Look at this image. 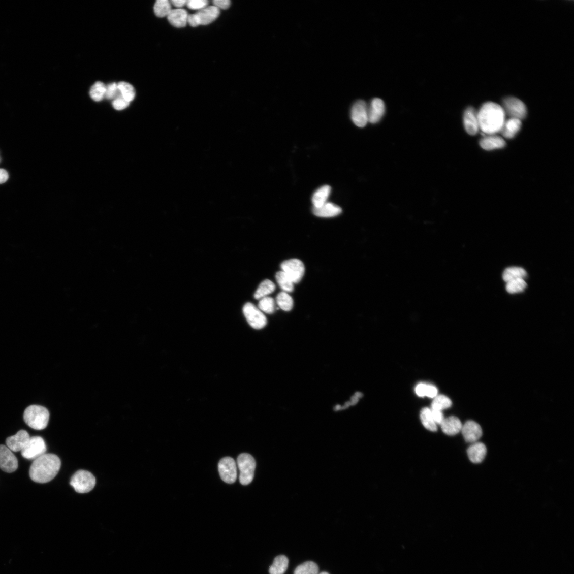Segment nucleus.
<instances>
[{
  "instance_id": "obj_1",
  "label": "nucleus",
  "mask_w": 574,
  "mask_h": 574,
  "mask_svg": "<svg viewBox=\"0 0 574 574\" xmlns=\"http://www.w3.org/2000/svg\"><path fill=\"white\" fill-rule=\"evenodd\" d=\"M477 112L480 130L482 132L491 135L501 132L506 116L501 106L495 102H488Z\"/></svg>"
},
{
  "instance_id": "obj_2",
  "label": "nucleus",
  "mask_w": 574,
  "mask_h": 574,
  "mask_svg": "<svg viewBox=\"0 0 574 574\" xmlns=\"http://www.w3.org/2000/svg\"><path fill=\"white\" fill-rule=\"evenodd\" d=\"M61 462L58 456L45 454L34 461L29 469V476L34 482L46 484L58 474Z\"/></svg>"
},
{
  "instance_id": "obj_3",
  "label": "nucleus",
  "mask_w": 574,
  "mask_h": 574,
  "mask_svg": "<svg viewBox=\"0 0 574 574\" xmlns=\"http://www.w3.org/2000/svg\"><path fill=\"white\" fill-rule=\"evenodd\" d=\"M49 419V410L41 406L31 405L24 411L25 422L34 430H42L47 428Z\"/></svg>"
},
{
  "instance_id": "obj_4",
  "label": "nucleus",
  "mask_w": 574,
  "mask_h": 574,
  "mask_svg": "<svg viewBox=\"0 0 574 574\" xmlns=\"http://www.w3.org/2000/svg\"><path fill=\"white\" fill-rule=\"evenodd\" d=\"M237 462L240 472V483L244 486L249 485L254 477L256 468L255 459L250 454L243 453L238 456Z\"/></svg>"
},
{
  "instance_id": "obj_5",
  "label": "nucleus",
  "mask_w": 574,
  "mask_h": 574,
  "mask_svg": "<svg viewBox=\"0 0 574 574\" xmlns=\"http://www.w3.org/2000/svg\"><path fill=\"white\" fill-rule=\"evenodd\" d=\"M71 485L79 493H86L92 490L96 485V479L90 472L79 470L72 477Z\"/></svg>"
},
{
  "instance_id": "obj_6",
  "label": "nucleus",
  "mask_w": 574,
  "mask_h": 574,
  "mask_svg": "<svg viewBox=\"0 0 574 574\" xmlns=\"http://www.w3.org/2000/svg\"><path fill=\"white\" fill-rule=\"evenodd\" d=\"M505 113L510 118L522 120L526 118L527 109L525 103L520 99L514 97L505 98L502 101V106Z\"/></svg>"
},
{
  "instance_id": "obj_7",
  "label": "nucleus",
  "mask_w": 574,
  "mask_h": 574,
  "mask_svg": "<svg viewBox=\"0 0 574 574\" xmlns=\"http://www.w3.org/2000/svg\"><path fill=\"white\" fill-rule=\"evenodd\" d=\"M281 268L283 271L294 283L300 282L305 273V266L300 260L293 259L285 261L281 263Z\"/></svg>"
},
{
  "instance_id": "obj_8",
  "label": "nucleus",
  "mask_w": 574,
  "mask_h": 574,
  "mask_svg": "<svg viewBox=\"0 0 574 574\" xmlns=\"http://www.w3.org/2000/svg\"><path fill=\"white\" fill-rule=\"evenodd\" d=\"M243 313L249 325L254 329H261L267 324V317L253 304L248 303L243 307Z\"/></svg>"
},
{
  "instance_id": "obj_9",
  "label": "nucleus",
  "mask_w": 574,
  "mask_h": 574,
  "mask_svg": "<svg viewBox=\"0 0 574 574\" xmlns=\"http://www.w3.org/2000/svg\"><path fill=\"white\" fill-rule=\"evenodd\" d=\"M47 452V445L41 437L36 436L30 438L29 441L24 450L21 452L23 457L29 460H35Z\"/></svg>"
},
{
  "instance_id": "obj_10",
  "label": "nucleus",
  "mask_w": 574,
  "mask_h": 574,
  "mask_svg": "<svg viewBox=\"0 0 574 574\" xmlns=\"http://www.w3.org/2000/svg\"><path fill=\"white\" fill-rule=\"evenodd\" d=\"M218 469L221 479L226 483H235L237 478V467L233 458L226 457L221 459L218 465Z\"/></svg>"
},
{
  "instance_id": "obj_11",
  "label": "nucleus",
  "mask_w": 574,
  "mask_h": 574,
  "mask_svg": "<svg viewBox=\"0 0 574 574\" xmlns=\"http://www.w3.org/2000/svg\"><path fill=\"white\" fill-rule=\"evenodd\" d=\"M353 123L360 128L365 127L369 122L368 106L363 100H358L354 103L350 112Z\"/></svg>"
},
{
  "instance_id": "obj_12",
  "label": "nucleus",
  "mask_w": 574,
  "mask_h": 574,
  "mask_svg": "<svg viewBox=\"0 0 574 574\" xmlns=\"http://www.w3.org/2000/svg\"><path fill=\"white\" fill-rule=\"evenodd\" d=\"M18 467V459L8 448L0 445V468L6 473L16 471Z\"/></svg>"
},
{
  "instance_id": "obj_13",
  "label": "nucleus",
  "mask_w": 574,
  "mask_h": 574,
  "mask_svg": "<svg viewBox=\"0 0 574 574\" xmlns=\"http://www.w3.org/2000/svg\"><path fill=\"white\" fill-rule=\"evenodd\" d=\"M30 436L25 430H20L15 435L11 436L6 439L7 447L14 452H21L27 445L30 440Z\"/></svg>"
},
{
  "instance_id": "obj_14",
  "label": "nucleus",
  "mask_w": 574,
  "mask_h": 574,
  "mask_svg": "<svg viewBox=\"0 0 574 574\" xmlns=\"http://www.w3.org/2000/svg\"><path fill=\"white\" fill-rule=\"evenodd\" d=\"M461 432L465 440L470 443L477 442L483 434L480 425L474 421H468L463 425Z\"/></svg>"
},
{
  "instance_id": "obj_15",
  "label": "nucleus",
  "mask_w": 574,
  "mask_h": 574,
  "mask_svg": "<svg viewBox=\"0 0 574 574\" xmlns=\"http://www.w3.org/2000/svg\"><path fill=\"white\" fill-rule=\"evenodd\" d=\"M386 112L384 101L380 98H374L368 106L369 122L376 124L382 119Z\"/></svg>"
},
{
  "instance_id": "obj_16",
  "label": "nucleus",
  "mask_w": 574,
  "mask_h": 574,
  "mask_svg": "<svg viewBox=\"0 0 574 574\" xmlns=\"http://www.w3.org/2000/svg\"><path fill=\"white\" fill-rule=\"evenodd\" d=\"M463 121L466 132L470 135H476L480 130L477 112L473 107L467 108L464 113Z\"/></svg>"
},
{
  "instance_id": "obj_17",
  "label": "nucleus",
  "mask_w": 574,
  "mask_h": 574,
  "mask_svg": "<svg viewBox=\"0 0 574 574\" xmlns=\"http://www.w3.org/2000/svg\"><path fill=\"white\" fill-rule=\"evenodd\" d=\"M220 14V10L214 6L206 7L198 11L196 15L200 25H208L215 21Z\"/></svg>"
},
{
  "instance_id": "obj_18",
  "label": "nucleus",
  "mask_w": 574,
  "mask_h": 574,
  "mask_svg": "<svg viewBox=\"0 0 574 574\" xmlns=\"http://www.w3.org/2000/svg\"><path fill=\"white\" fill-rule=\"evenodd\" d=\"M487 452L485 444L479 442L472 443L467 450V455L470 461L475 464L480 463L484 460Z\"/></svg>"
},
{
  "instance_id": "obj_19",
  "label": "nucleus",
  "mask_w": 574,
  "mask_h": 574,
  "mask_svg": "<svg viewBox=\"0 0 574 574\" xmlns=\"http://www.w3.org/2000/svg\"><path fill=\"white\" fill-rule=\"evenodd\" d=\"M188 17L187 11L183 9H172L167 16L170 24L178 28L186 27Z\"/></svg>"
},
{
  "instance_id": "obj_20",
  "label": "nucleus",
  "mask_w": 574,
  "mask_h": 574,
  "mask_svg": "<svg viewBox=\"0 0 574 574\" xmlns=\"http://www.w3.org/2000/svg\"><path fill=\"white\" fill-rule=\"evenodd\" d=\"M480 146L487 151L497 150L506 146V143L501 137L496 135L485 136L480 142Z\"/></svg>"
},
{
  "instance_id": "obj_21",
  "label": "nucleus",
  "mask_w": 574,
  "mask_h": 574,
  "mask_svg": "<svg viewBox=\"0 0 574 574\" xmlns=\"http://www.w3.org/2000/svg\"><path fill=\"white\" fill-rule=\"evenodd\" d=\"M440 426L445 434L453 436L461 431L463 424L458 418L451 416L444 418Z\"/></svg>"
},
{
  "instance_id": "obj_22",
  "label": "nucleus",
  "mask_w": 574,
  "mask_h": 574,
  "mask_svg": "<svg viewBox=\"0 0 574 574\" xmlns=\"http://www.w3.org/2000/svg\"><path fill=\"white\" fill-rule=\"evenodd\" d=\"M313 212L321 217H332L340 214L342 209L340 206L332 203L327 202L320 208H313Z\"/></svg>"
},
{
  "instance_id": "obj_23",
  "label": "nucleus",
  "mask_w": 574,
  "mask_h": 574,
  "mask_svg": "<svg viewBox=\"0 0 574 574\" xmlns=\"http://www.w3.org/2000/svg\"><path fill=\"white\" fill-rule=\"evenodd\" d=\"M521 127V120L514 118H510L505 121L500 132L505 138L508 139H511L519 133Z\"/></svg>"
},
{
  "instance_id": "obj_24",
  "label": "nucleus",
  "mask_w": 574,
  "mask_h": 574,
  "mask_svg": "<svg viewBox=\"0 0 574 574\" xmlns=\"http://www.w3.org/2000/svg\"><path fill=\"white\" fill-rule=\"evenodd\" d=\"M331 191V187L328 185L323 186L314 193L312 197L313 208L321 207L327 202Z\"/></svg>"
},
{
  "instance_id": "obj_25",
  "label": "nucleus",
  "mask_w": 574,
  "mask_h": 574,
  "mask_svg": "<svg viewBox=\"0 0 574 574\" xmlns=\"http://www.w3.org/2000/svg\"><path fill=\"white\" fill-rule=\"evenodd\" d=\"M289 560L284 555H280L274 560L272 565L270 567V574H283L288 568Z\"/></svg>"
},
{
  "instance_id": "obj_26",
  "label": "nucleus",
  "mask_w": 574,
  "mask_h": 574,
  "mask_svg": "<svg viewBox=\"0 0 574 574\" xmlns=\"http://www.w3.org/2000/svg\"><path fill=\"white\" fill-rule=\"evenodd\" d=\"M420 418L423 426L427 430L432 432L437 431V424L433 420L431 408H423L421 411Z\"/></svg>"
},
{
  "instance_id": "obj_27",
  "label": "nucleus",
  "mask_w": 574,
  "mask_h": 574,
  "mask_svg": "<svg viewBox=\"0 0 574 574\" xmlns=\"http://www.w3.org/2000/svg\"><path fill=\"white\" fill-rule=\"evenodd\" d=\"M527 275L526 272L521 268L512 267L505 270L502 277L505 282H508L511 280L524 279Z\"/></svg>"
},
{
  "instance_id": "obj_28",
  "label": "nucleus",
  "mask_w": 574,
  "mask_h": 574,
  "mask_svg": "<svg viewBox=\"0 0 574 574\" xmlns=\"http://www.w3.org/2000/svg\"><path fill=\"white\" fill-rule=\"evenodd\" d=\"M275 290V284L269 280H266L260 284L254 294V297L257 300H261L262 298L267 297L268 295L273 293Z\"/></svg>"
},
{
  "instance_id": "obj_29",
  "label": "nucleus",
  "mask_w": 574,
  "mask_h": 574,
  "mask_svg": "<svg viewBox=\"0 0 574 574\" xmlns=\"http://www.w3.org/2000/svg\"><path fill=\"white\" fill-rule=\"evenodd\" d=\"M172 10L171 4L168 0H157L154 7L155 14L160 18L167 17Z\"/></svg>"
},
{
  "instance_id": "obj_30",
  "label": "nucleus",
  "mask_w": 574,
  "mask_h": 574,
  "mask_svg": "<svg viewBox=\"0 0 574 574\" xmlns=\"http://www.w3.org/2000/svg\"><path fill=\"white\" fill-rule=\"evenodd\" d=\"M452 405V400L449 397L443 395H440L434 398L431 409L442 411L444 409L451 407Z\"/></svg>"
},
{
  "instance_id": "obj_31",
  "label": "nucleus",
  "mask_w": 574,
  "mask_h": 574,
  "mask_svg": "<svg viewBox=\"0 0 574 574\" xmlns=\"http://www.w3.org/2000/svg\"><path fill=\"white\" fill-rule=\"evenodd\" d=\"M277 302L279 307L284 311H290L293 307L294 302L292 297L284 292H282L278 295Z\"/></svg>"
},
{
  "instance_id": "obj_32",
  "label": "nucleus",
  "mask_w": 574,
  "mask_h": 574,
  "mask_svg": "<svg viewBox=\"0 0 574 574\" xmlns=\"http://www.w3.org/2000/svg\"><path fill=\"white\" fill-rule=\"evenodd\" d=\"M275 278L281 289L284 292H292L294 289V283L283 272L279 271L276 274Z\"/></svg>"
},
{
  "instance_id": "obj_33",
  "label": "nucleus",
  "mask_w": 574,
  "mask_h": 574,
  "mask_svg": "<svg viewBox=\"0 0 574 574\" xmlns=\"http://www.w3.org/2000/svg\"><path fill=\"white\" fill-rule=\"evenodd\" d=\"M106 92V85L101 82L95 83L90 90V96L96 102L102 101L105 98Z\"/></svg>"
},
{
  "instance_id": "obj_34",
  "label": "nucleus",
  "mask_w": 574,
  "mask_h": 574,
  "mask_svg": "<svg viewBox=\"0 0 574 574\" xmlns=\"http://www.w3.org/2000/svg\"><path fill=\"white\" fill-rule=\"evenodd\" d=\"M319 568L313 561H307L298 566L294 571V574H318Z\"/></svg>"
},
{
  "instance_id": "obj_35",
  "label": "nucleus",
  "mask_w": 574,
  "mask_h": 574,
  "mask_svg": "<svg viewBox=\"0 0 574 574\" xmlns=\"http://www.w3.org/2000/svg\"><path fill=\"white\" fill-rule=\"evenodd\" d=\"M118 89L122 98L130 103L135 97V90L133 86L126 82H120L118 84Z\"/></svg>"
},
{
  "instance_id": "obj_36",
  "label": "nucleus",
  "mask_w": 574,
  "mask_h": 574,
  "mask_svg": "<svg viewBox=\"0 0 574 574\" xmlns=\"http://www.w3.org/2000/svg\"><path fill=\"white\" fill-rule=\"evenodd\" d=\"M526 286L527 284L523 279H515L507 282L506 290L511 294L520 293L525 289Z\"/></svg>"
},
{
  "instance_id": "obj_37",
  "label": "nucleus",
  "mask_w": 574,
  "mask_h": 574,
  "mask_svg": "<svg viewBox=\"0 0 574 574\" xmlns=\"http://www.w3.org/2000/svg\"><path fill=\"white\" fill-rule=\"evenodd\" d=\"M260 311L267 314H272L275 311V303L272 298L266 297L261 298L259 303Z\"/></svg>"
},
{
  "instance_id": "obj_38",
  "label": "nucleus",
  "mask_w": 574,
  "mask_h": 574,
  "mask_svg": "<svg viewBox=\"0 0 574 574\" xmlns=\"http://www.w3.org/2000/svg\"><path fill=\"white\" fill-rule=\"evenodd\" d=\"M120 95V93L117 84L113 83L106 86V92L105 98L108 100H114Z\"/></svg>"
},
{
  "instance_id": "obj_39",
  "label": "nucleus",
  "mask_w": 574,
  "mask_h": 574,
  "mask_svg": "<svg viewBox=\"0 0 574 574\" xmlns=\"http://www.w3.org/2000/svg\"><path fill=\"white\" fill-rule=\"evenodd\" d=\"M209 2L206 0H189L187 1V7L192 10H198L199 11L207 7Z\"/></svg>"
},
{
  "instance_id": "obj_40",
  "label": "nucleus",
  "mask_w": 574,
  "mask_h": 574,
  "mask_svg": "<svg viewBox=\"0 0 574 574\" xmlns=\"http://www.w3.org/2000/svg\"><path fill=\"white\" fill-rule=\"evenodd\" d=\"M130 103L129 102L124 100L120 94L113 100L112 105L115 109L120 111L127 108L129 106Z\"/></svg>"
},
{
  "instance_id": "obj_41",
  "label": "nucleus",
  "mask_w": 574,
  "mask_h": 574,
  "mask_svg": "<svg viewBox=\"0 0 574 574\" xmlns=\"http://www.w3.org/2000/svg\"><path fill=\"white\" fill-rule=\"evenodd\" d=\"M213 4L214 6L219 10L220 9L226 10L231 6V2L229 0H214Z\"/></svg>"
},
{
  "instance_id": "obj_42",
  "label": "nucleus",
  "mask_w": 574,
  "mask_h": 574,
  "mask_svg": "<svg viewBox=\"0 0 574 574\" xmlns=\"http://www.w3.org/2000/svg\"><path fill=\"white\" fill-rule=\"evenodd\" d=\"M362 396V393H361L360 392H358V393H356L352 397L350 401H348V403H347L345 404V406H344L342 407H340V408H338L337 410H341V409H344V408H347L350 406H353V405H354L355 404H357L358 403V402L359 399L360 398H361Z\"/></svg>"
},
{
  "instance_id": "obj_43",
  "label": "nucleus",
  "mask_w": 574,
  "mask_h": 574,
  "mask_svg": "<svg viewBox=\"0 0 574 574\" xmlns=\"http://www.w3.org/2000/svg\"><path fill=\"white\" fill-rule=\"evenodd\" d=\"M431 411L433 420L435 423L440 425L444 419L442 412L441 411L433 409H431Z\"/></svg>"
},
{
  "instance_id": "obj_44",
  "label": "nucleus",
  "mask_w": 574,
  "mask_h": 574,
  "mask_svg": "<svg viewBox=\"0 0 574 574\" xmlns=\"http://www.w3.org/2000/svg\"><path fill=\"white\" fill-rule=\"evenodd\" d=\"M427 385L419 384L416 388V393L420 397H426Z\"/></svg>"
},
{
  "instance_id": "obj_45",
  "label": "nucleus",
  "mask_w": 574,
  "mask_h": 574,
  "mask_svg": "<svg viewBox=\"0 0 574 574\" xmlns=\"http://www.w3.org/2000/svg\"><path fill=\"white\" fill-rule=\"evenodd\" d=\"M438 389L434 386L432 385H427L426 397L431 398H435L438 395Z\"/></svg>"
},
{
  "instance_id": "obj_46",
  "label": "nucleus",
  "mask_w": 574,
  "mask_h": 574,
  "mask_svg": "<svg viewBox=\"0 0 574 574\" xmlns=\"http://www.w3.org/2000/svg\"><path fill=\"white\" fill-rule=\"evenodd\" d=\"M187 24L193 27H197L200 26L198 19L195 14L188 15Z\"/></svg>"
},
{
  "instance_id": "obj_47",
  "label": "nucleus",
  "mask_w": 574,
  "mask_h": 574,
  "mask_svg": "<svg viewBox=\"0 0 574 574\" xmlns=\"http://www.w3.org/2000/svg\"><path fill=\"white\" fill-rule=\"evenodd\" d=\"M170 3L177 9H181L182 7L186 5L187 1L186 0H172Z\"/></svg>"
},
{
  "instance_id": "obj_48",
  "label": "nucleus",
  "mask_w": 574,
  "mask_h": 574,
  "mask_svg": "<svg viewBox=\"0 0 574 574\" xmlns=\"http://www.w3.org/2000/svg\"><path fill=\"white\" fill-rule=\"evenodd\" d=\"M8 178L9 175L7 171L4 169H0V184L6 182Z\"/></svg>"
},
{
  "instance_id": "obj_49",
  "label": "nucleus",
  "mask_w": 574,
  "mask_h": 574,
  "mask_svg": "<svg viewBox=\"0 0 574 574\" xmlns=\"http://www.w3.org/2000/svg\"><path fill=\"white\" fill-rule=\"evenodd\" d=\"M319 574H329V573H328L327 572H322L320 573Z\"/></svg>"
}]
</instances>
